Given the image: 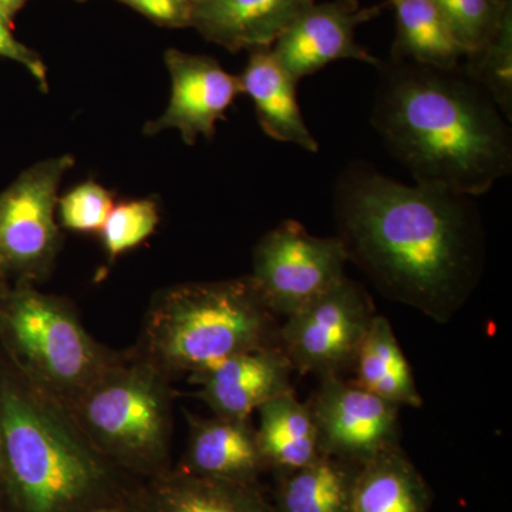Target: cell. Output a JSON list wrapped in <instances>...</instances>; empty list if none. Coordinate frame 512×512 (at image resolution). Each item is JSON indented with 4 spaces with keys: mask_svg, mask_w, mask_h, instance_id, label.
Instances as JSON below:
<instances>
[{
    "mask_svg": "<svg viewBox=\"0 0 512 512\" xmlns=\"http://www.w3.org/2000/svg\"><path fill=\"white\" fill-rule=\"evenodd\" d=\"M333 214L349 262L386 298L434 322H450L483 278L484 225L467 195L353 161L336 180Z\"/></svg>",
    "mask_w": 512,
    "mask_h": 512,
    "instance_id": "cell-1",
    "label": "cell"
},
{
    "mask_svg": "<svg viewBox=\"0 0 512 512\" xmlns=\"http://www.w3.org/2000/svg\"><path fill=\"white\" fill-rule=\"evenodd\" d=\"M377 70L370 120L417 184L476 198L510 175V123L463 67L389 57Z\"/></svg>",
    "mask_w": 512,
    "mask_h": 512,
    "instance_id": "cell-2",
    "label": "cell"
},
{
    "mask_svg": "<svg viewBox=\"0 0 512 512\" xmlns=\"http://www.w3.org/2000/svg\"><path fill=\"white\" fill-rule=\"evenodd\" d=\"M140 480L114 466L69 407L0 366V512H127Z\"/></svg>",
    "mask_w": 512,
    "mask_h": 512,
    "instance_id": "cell-3",
    "label": "cell"
},
{
    "mask_svg": "<svg viewBox=\"0 0 512 512\" xmlns=\"http://www.w3.org/2000/svg\"><path fill=\"white\" fill-rule=\"evenodd\" d=\"M276 318L249 275L177 284L154 295L133 349L174 382L278 342Z\"/></svg>",
    "mask_w": 512,
    "mask_h": 512,
    "instance_id": "cell-4",
    "label": "cell"
},
{
    "mask_svg": "<svg viewBox=\"0 0 512 512\" xmlns=\"http://www.w3.org/2000/svg\"><path fill=\"white\" fill-rule=\"evenodd\" d=\"M83 433L114 466L136 480L171 467L173 380L131 348L72 403Z\"/></svg>",
    "mask_w": 512,
    "mask_h": 512,
    "instance_id": "cell-5",
    "label": "cell"
},
{
    "mask_svg": "<svg viewBox=\"0 0 512 512\" xmlns=\"http://www.w3.org/2000/svg\"><path fill=\"white\" fill-rule=\"evenodd\" d=\"M0 342L10 365L64 404L119 355L90 335L72 302L32 284H12L0 292Z\"/></svg>",
    "mask_w": 512,
    "mask_h": 512,
    "instance_id": "cell-6",
    "label": "cell"
},
{
    "mask_svg": "<svg viewBox=\"0 0 512 512\" xmlns=\"http://www.w3.org/2000/svg\"><path fill=\"white\" fill-rule=\"evenodd\" d=\"M70 154L39 161L0 192V281L32 284L52 272L60 251L57 201Z\"/></svg>",
    "mask_w": 512,
    "mask_h": 512,
    "instance_id": "cell-7",
    "label": "cell"
},
{
    "mask_svg": "<svg viewBox=\"0 0 512 512\" xmlns=\"http://www.w3.org/2000/svg\"><path fill=\"white\" fill-rule=\"evenodd\" d=\"M375 303L362 285L345 278L279 326L278 343L293 370L319 379L352 370L375 318Z\"/></svg>",
    "mask_w": 512,
    "mask_h": 512,
    "instance_id": "cell-8",
    "label": "cell"
},
{
    "mask_svg": "<svg viewBox=\"0 0 512 512\" xmlns=\"http://www.w3.org/2000/svg\"><path fill=\"white\" fill-rule=\"evenodd\" d=\"M348 262L338 237H316L286 220L259 239L249 276L268 308L288 318L342 281Z\"/></svg>",
    "mask_w": 512,
    "mask_h": 512,
    "instance_id": "cell-9",
    "label": "cell"
},
{
    "mask_svg": "<svg viewBox=\"0 0 512 512\" xmlns=\"http://www.w3.org/2000/svg\"><path fill=\"white\" fill-rule=\"evenodd\" d=\"M308 406L322 454L362 464L399 444L400 407L363 389L355 380L323 377Z\"/></svg>",
    "mask_w": 512,
    "mask_h": 512,
    "instance_id": "cell-10",
    "label": "cell"
},
{
    "mask_svg": "<svg viewBox=\"0 0 512 512\" xmlns=\"http://www.w3.org/2000/svg\"><path fill=\"white\" fill-rule=\"evenodd\" d=\"M384 6H362L359 0L313 3L276 40L272 53L296 83L338 60L377 67L380 60L356 42V29L377 18Z\"/></svg>",
    "mask_w": 512,
    "mask_h": 512,
    "instance_id": "cell-11",
    "label": "cell"
},
{
    "mask_svg": "<svg viewBox=\"0 0 512 512\" xmlns=\"http://www.w3.org/2000/svg\"><path fill=\"white\" fill-rule=\"evenodd\" d=\"M164 60L171 77L170 103L158 119L147 123L144 133L177 130L188 146L200 137L211 140L218 121L242 94L241 80L210 56L168 49Z\"/></svg>",
    "mask_w": 512,
    "mask_h": 512,
    "instance_id": "cell-12",
    "label": "cell"
},
{
    "mask_svg": "<svg viewBox=\"0 0 512 512\" xmlns=\"http://www.w3.org/2000/svg\"><path fill=\"white\" fill-rule=\"evenodd\" d=\"M293 367L279 343L247 350L191 376L215 416L251 420L265 403L292 389Z\"/></svg>",
    "mask_w": 512,
    "mask_h": 512,
    "instance_id": "cell-13",
    "label": "cell"
},
{
    "mask_svg": "<svg viewBox=\"0 0 512 512\" xmlns=\"http://www.w3.org/2000/svg\"><path fill=\"white\" fill-rule=\"evenodd\" d=\"M316 0H201L191 6L190 26L229 52L271 49Z\"/></svg>",
    "mask_w": 512,
    "mask_h": 512,
    "instance_id": "cell-14",
    "label": "cell"
},
{
    "mask_svg": "<svg viewBox=\"0 0 512 512\" xmlns=\"http://www.w3.org/2000/svg\"><path fill=\"white\" fill-rule=\"evenodd\" d=\"M127 512H278L258 483L194 476L171 467L141 480Z\"/></svg>",
    "mask_w": 512,
    "mask_h": 512,
    "instance_id": "cell-15",
    "label": "cell"
},
{
    "mask_svg": "<svg viewBox=\"0 0 512 512\" xmlns=\"http://www.w3.org/2000/svg\"><path fill=\"white\" fill-rule=\"evenodd\" d=\"M188 441L178 470L194 476L258 483L266 470L249 420L188 416Z\"/></svg>",
    "mask_w": 512,
    "mask_h": 512,
    "instance_id": "cell-16",
    "label": "cell"
},
{
    "mask_svg": "<svg viewBox=\"0 0 512 512\" xmlns=\"http://www.w3.org/2000/svg\"><path fill=\"white\" fill-rule=\"evenodd\" d=\"M238 77L242 93L254 101L256 117L266 136L318 153L319 143L306 126L296 99L298 83L275 59L271 49L251 50L247 66Z\"/></svg>",
    "mask_w": 512,
    "mask_h": 512,
    "instance_id": "cell-17",
    "label": "cell"
},
{
    "mask_svg": "<svg viewBox=\"0 0 512 512\" xmlns=\"http://www.w3.org/2000/svg\"><path fill=\"white\" fill-rule=\"evenodd\" d=\"M426 481L399 444L359 464L349 512H427Z\"/></svg>",
    "mask_w": 512,
    "mask_h": 512,
    "instance_id": "cell-18",
    "label": "cell"
},
{
    "mask_svg": "<svg viewBox=\"0 0 512 512\" xmlns=\"http://www.w3.org/2000/svg\"><path fill=\"white\" fill-rule=\"evenodd\" d=\"M258 413L256 440L266 468L291 473L322 454L308 403L299 402L293 390L269 400Z\"/></svg>",
    "mask_w": 512,
    "mask_h": 512,
    "instance_id": "cell-19",
    "label": "cell"
},
{
    "mask_svg": "<svg viewBox=\"0 0 512 512\" xmlns=\"http://www.w3.org/2000/svg\"><path fill=\"white\" fill-rule=\"evenodd\" d=\"M396 13V37L390 57L454 69L467 52L458 43L434 0H389Z\"/></svg>",
    "mask_w": 512,
    "mask_h": 512,
    "instance_id": "cell-20",
    "label": "cell"
},
{
    "mask_svg": "<svg viewBox=\"0 0 512 512\" xmlns=\"http://www.w3.org/2000/svg\"><path fill=\"white\" fill-rule=\"evenodd\" d=\"M355 382L386 402L419 409L423 397L389 320L376 315L357 352Z\"/></svg>",
    "mask_w": 512,
    "mask_h": 512,
    "instance_id": "cell-21",
    "label": "cell"
},
{
    "mask_svg": "<svg viewBox=\"0 0 512 512\" xmlns=\"http://www.w3.org/2000/svg\"><path fill=\"white\" fill-rule=\"evenodd\" d=\"M359 464L320 454L299 470L285 473L278 490V512H349Z\"/></svg>",
    "mask_w": 512,
    "mask_h": 512,
    "instance_id": "cell-22",
    "label": "cell"
},
{
    "mask_svg": "<svg viewBox=\"0 0 512 512\" xmlns=\"http://www.w3.org/2000/svg\"><path fill=\"white\" fill-rule=\"evenodd\" d=\"M461 67L493 99L511 123L512 9L505 13L494 36L481 49L468 53Z\"/></svg>",
    "mask_w": 512,
    "mask_h": 512,
    "instance_id": "cell-23",
    "label": "cell"
},
{
    "mask_svg": "<svg viewBox=\"0 0 512 512\" xmlns=\"http://www.w3.org/2000/svg\"><path fill=\"white\" fill-rule=\"evenodd\" d=\"M467 55L494 36L512 0H434Z\"/></svg>",
    "mask_w": 512,
    "mask_h": 512,
    "instance_id": "cell-24",
    "label": "cell"
},
{
    "mask_svg": "<svg viewBox=\"0 0 512 512\" xmlns=\"http://www.w3.org/2000/svg\"><path fill=\"white\" fill-rule=\"evenodd\" d=\"M160 224V208L153 198L114 205L99 232L110 264L143 244Z\"/></svg>",
    "mask_w": 512,
    "mask_h": 512,
    "instance_id": "cell-25",
    "label": "cell"
},
{
    "mask_svg": "<svg viewBox=\"0 0 512 512\" xmlns=\"http://www.w3.org/2000/svg\"><path fill=\"white\" fill-rule=\"evenodd\" d=\"M113 208L110 191L94 181H86L59 197L57 217L69 231L93 234L101 231Z\"/></svg>",
    "mask_w": 512,
    "mask_h": 512,
    "instance_id": "cell-26",
    "label": "cell"
},
{
    "mask_svg": "<svg viewBox=\"0 0 512 512\" xmlns=\"http://www.w3.org/2000/svg\"><path fill=\"white\" fill-rule=\"evenodd\" d=\"M0 59H8L10 62L20 64L33 77L43 92L49 90V80H47L46 64L40 59L35 50L29 49L23 45L20 40L13 35L12 23L10 18L0 10Z\"/></svg>",
    "mask_w": 512,
    "mask_h": 512,
    "instance_id": "cell-27",
    "label": "cell"
},
{
    "mask_svg": "<svg viewBox=\"0 0 512 512\" xmlns=\"http://www.w3.org/2000/svg\"><path fill=\"white\" fill-rule=\"evenodd\" d=\"M131 9L167 28H188L191 6L181 0H120Z\"/></svg>",
    "mask_w": 512,
    "mask_h": 512,
    "instance_id": "cell-28",
    "label": "cell"
},
{
    "mask_svg": "<svg viewBox=\"0 0 512 512\" xmlns=\"http://www.w3.org/2000/svg\"><path fill=\"white\" fill-rule=\"evenodd\" d=\"M26 2H28V0H0V10H2L8 18L12 19V16L15 15L16 12H19Z\"/></svg>",
    "mask_w": 512,
    "mask_h": 512,
    "instance_id": "cell-29",
    "label": "cell"
},
{
    "mask_svg": "<svg viewBox=\"0 0 512 512\" xmlns=\"http://www.w3.org/2000/svg\"><path fill=\"white\" fill-rule=\"evenodd\" d=\"M181 2L187 3V5H195V3L201 2V0H181Z\"/></svg>",
    "mask_w": 512,
    "mask_h": 512,
    "instance_id": "cell-30",
    "label": "cell"
},
{
    "mask_svg": "<svg viewBox=\"0 0 512 512\" xmlns=\"http://www.w3.org/2000/svg\"><path fill=\"white\" fill-rule=\"evenodd\" d=\"M9 284H6V282L0 281V292L3 291V289L8 288Z\"/></svg>",
    "mask_w": 512,
    "mask_h": 512,
    "instance_id": "cell-31",
    "label": "cell"
}]
</instances>
